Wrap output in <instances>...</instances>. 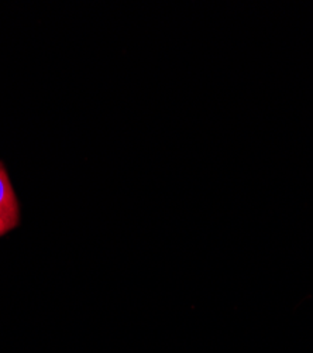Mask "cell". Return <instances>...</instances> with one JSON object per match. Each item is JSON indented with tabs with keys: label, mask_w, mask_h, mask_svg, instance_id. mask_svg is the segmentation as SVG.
Returning a JSON list of instances; mask_svg holds the SVG:
<instances>
[{
	"label": "cell",
	"mask_w": 313,
	"mask_h": 353,
	"mask_svg": "<svg viewBox=\"0 0 313 353\" xmlns=\"http://www.w3.org/2000/svg\"><path fill=\"white\" fill-rule=\"evenodd\" d=\"M0 212L20 221V203L2 161H0Z\"/></svg>",
	"instance_id": "obj_1"
},
{
	"label": "cell",
	"mask_w": 313,
	"mask_h": 353,
	"mask_svg": "<svg viewBox=\"0 0 313 353\" xmlns=\"http://www.w3.org/2000/svg\"><path fill=\"white\" fill-rule=\"evenodd\" d=\"M20 223L19 219H14L3 212H0V238L5 236L10 230H13Z\"/></svg>",
	"instance_id": "obj_2"
}]
</instances>
